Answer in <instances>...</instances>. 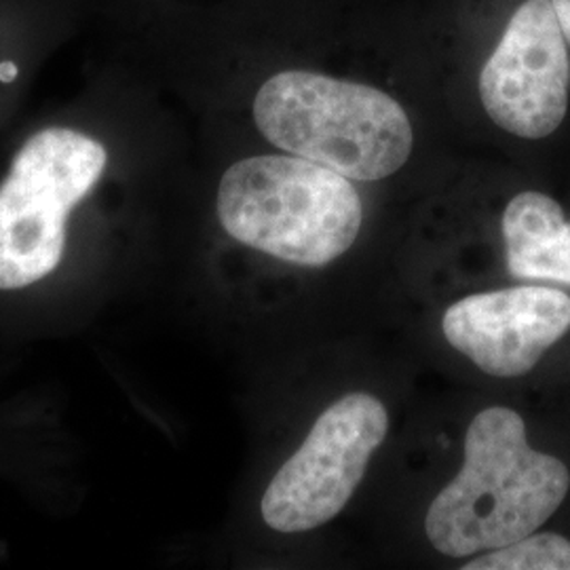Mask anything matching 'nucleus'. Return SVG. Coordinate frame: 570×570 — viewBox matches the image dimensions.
Segmentation results:
<instances>
[{"instance_id":"nucleus-1","label":"nucleus","mask_w":570,"mask_h":570,"mask_svg":"<svg viewBox=\"0 0 570 570\" xmlns=\"http://www.w3.org/2000/svg\"><path fill=\"white\" fill-rule=\"evenodd\" d=\"M108 167L104 140L72 125H45L18 146L0 176V308H53L96 279L112 245L85 220Z\"/></svg>"},{"instance_id":"nucleus-2","label":"nucleus","mask_w":570,"mask_h":570,"mask_svg":"<svg viewBox=\"0 0 570 570\" xmlns=\"http://www.w3.org/2000/svg\"><path fill=\"white\" fill-rule=\"evenodd\" d=\"M569 489V468L530 449L515 410L487 407L469 425L463 468L429 505L425 532L449 558L499 550L541 529Z\"/></svg>"},{"instance_id":"nucleus-3","label":"nucleus","mask_w":570,"mask_h":570,"mask_svg":"<svg viewBox=\"0 0 570 570\" xmlns=\"http://www.w3.org/2000/svg\"><path fill=\"white\" fill-rule=\"evenodd\" d=\"M216 216L235 244L289 265L326 266L355 244L364 207L351 180L330 167L258 155L223 174Z\"/></svg>"},{"instance_id":"nucleus-4","label":"nucleus","mask_w":570,"mask_h":570,"mask_svg":"<svg viewBox=\"0 0 570 570\" xmlns=\"http://www.w3.org/2000/svg\"><path fill=\"white\" fill-rule=\"evenodd\" d=\"M252 112L273 146L348 180H383L412 153L406 110L362 82L285 70L258 89Z\"/></svg>"},{"instance_id":"nucleus-5","label":"nucleus","mask_w":570,"mask_h":570,"mask_svg":"<svg viewBox=\"0 0 570 570\" xmlns=\"http://www.w3.org/2000/svg\"><path fill=\"white\" fill-rule=\"evenodd\" d=\"M387 429V407L370 393H348L324 410L305 444L266 487L261 501L266 527L294 534L336 518L360 487Z\"/></svg>"},{"instance_id":"nucleus-6","label":"nucleus","mask_w":570,"mask_h":570,"mask_svg":"<svg viewBox=\"0 0 570 570\" xmlns=\"http://www.w3.org/2000/svg\"><path fill=\"white\" fill-rule=\"evenodd\" d=\"M569 85V47L551 0H524L480 75L490 119L518 138H548L567 117Z\"/></svg>"},{"instance_id":"nucleus-7","label":"nucleus","mask_w":570,"mask_h":570,"mask_svg":"<svg viewBox=\"0 0 570 570\" xmlns=\"http://www.w3.org/2000/svg\"><path fill=\"white\" fill-rule=\"evenodd\" d=\"M569 330V294L543 285L473 294L442 320L450 345L497 379L530 372Z\"/></svg>"},{"instance_id":"nucleus-8","label":"nucleus","mask_w":570,"mask_h":570,"mask_svg":"<svg viewBox=\"0 0 570 570\" xmlns=\"http://www.w3.org/2000/svg\"><path fill=\"white\" fill-rule=\"evenodd\" d=\"M503 239L513 277L570 285V223L558 202L537 190L515 195L503 214Z\"/></svg>"},{"instance_id":"nucleus-9","label":"nucleus","mask_w":570,"mask_h":570,"mask_svg":"<svg viewBox=\"0 0 570 570\" xmlns=\"http://www.w3.org/2000/svg\"><path fill=\"white\" fill-rule=\"evenodd\" d=\"M465 570H570V541L553 534H529L511 546L473 558Z\"/></svg>"},{"instance_id":"nucleus-10","label":"nucleus","mask_w":570,"mask_h":570,"mask_svg":"<svg viewBox=\"0 0 570 570\" xmlns=\"http://www.w3.org/2000/svg\"><path fill=\"white\" fill-rule=\"evenodd\" d=\"M553 9H556V16L560 21V28H562V35L570 45V0H551Z\"/></svg>"}]
</instances>
